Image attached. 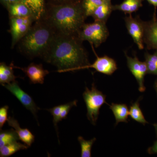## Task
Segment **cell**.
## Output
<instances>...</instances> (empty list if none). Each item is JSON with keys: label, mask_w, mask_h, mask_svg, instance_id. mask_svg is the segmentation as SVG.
<instances>
[{"label": "cell", "mask_w": 157, "mask_h": 157, "mask_svg": "<svg viewBox=\"0 0 157 157\" xmlns=\"http://www.w3.org/2000/svg\"><path fill=\"white\" fill-rule=\"evenodd\" d=\"M82 42L78 36L56 33L42 58L59 73L84 69L90 64Z\"/></svg>", "instance_id": "6da1fadb"}, {"label": "cell", "mask_w": 157, "mask_h": 157, "mask_svg": "<svg viewBox=\"0 0 157 157\" xmlns=\"http://www.w3.org/2000/svg\"><path fill=\"white\" fill-rule=\"evenodd\" d=\"M43 17L56 33L78 36L86 17L82 2L61 6L46 5Z\"/></svg>", "instance_id": "7a4b0ae2"}, {"label": "cell", "mask_w": 157, "mask_h": 157, "mask_svg": "<svg viewBox=\"0 0 157 157\" xmlns=\"http://www.w3.org/2000/svg\"><path fill=\"white\" fill-rule=\"evenodd\" d=\"M56 32L48 21L42 17L34 25L18 43L21 53L30 58L43 57L48 50Z\"/></svg>", "instance_id": "3957f363"}, {"label": "cell", "mask_w": 157, "mask_h": 157, "mask_svg": "<svg viewBox=\"0 0 157 157\" xmlns=\"http://www.w3.org/2000/svg\"><path fill=\"white\" fill-rule=\"evenodd\" d=\"M82 97L87 108L86 116L88 119L95 125L98 121L101 107L104 104H108L106 101V96L97 89L95 85L93 83L90 90L86 87Z\"/></svg>", "instance_id": "277c9868"}, {"label": "cell", "mask_w": 157, "mask_h": 157, "mask_svg": "<svg viewBox=\"0 0 157 157\" xmlns=\"http://www.w3.org/2000/svg\"><path fill=\"white\" fill-rule=\"evenodd\" d=\"M109 35L106 23L94 21L92 23L85 24L78 34V37L82 42L88 41L98 47L106 41Z\"/></svg>", "instance_id": "5b68a950"}, {"label": "cell", "mask_w": 157, "mask_h": 157, "mask_svg": "<svg viewBox=\"0 0 157 157\" xmlns=\"http://www.w3.org/2000/svg\"><path fill=\"white\" fill-rule=\"evenodd\" d=\"M36 20L33 16L10 17V32L12 37L11 48L20 41L27 33Z\"/></svg>", "instance_id": "8992f818"}, {"label": "cell", "mask_w": 157, "mask_h": 157, "mask_svg": "<svg viewBox=\"0 0 157 157\" xmlns=\"http://www.w3.org/2000/svg\"><path fill=\"white\" fill-rule=\"evenodd\" d=\"M127 30L140 50L144 48V27L143 21L139 16L133 17L132 14L124 17Z\"/></svg>", "instance_id": "52a82bcc"}, {"label": "cell", "mask_w": 157, "mask_h": 157, "mask_svg": "<svg viewBox=\"0 0 157 157\" xmlns=\"http://www.w3.org/2000/svg\"><path fill=\"white\" fill-rule=\"evenodd\" d=\"M3 86L15 96L24 107L29 110L35 117H37V113L40 109L37 107L32 97L21 88L17 82L4 84Z\"/></svg>", "instance_id": "ba28073f"}, {"label": "cell", "mask_w": 157, "mask_h": 157, "mask_svg": "<svg viewBox=\"0 0 157 157\" xmlns=\"http://www.w3.org/2000/svg\"><path fill=\"white\" fill-rule=\"evenodd\" d=\"M127 59V65L132 75L136 78L139 87L138 90L140 92H143L146 90L144 85V76L147 74V67L145 62L140 61L136 54H134V57L129 56L125 52Z\"/></svg>", "instance_id": "9c48e42d"}, {"label": "cell", "mask_w": 157, "mask_h": 157, "mask_svg": "<svg viewBox=\"0 0 157 157\" xmlns=\"http://www.w3.org/2000/svg\"><path fill=\"white\" fill-rule=\"evenodd\" d=\"M144 42L149 50L157 51V17L155 12L152 18L148 21H144Z\"/></svg>", "instance_id": "30bf717a"}, {"label": "cell", "mask_w": 157, "mask_h": 157, "mask_svg": "<svg viewBox=\"0 0 157 157\" xmlns=\"http://www.w3.org/2000/svg\"><path fill=\"white\" fill-rule=\"evenodd\" d=\"M11 65L13 68H17L22 70L28 77L31 83L33 84H43L45 76L49 73L48 70L44 69L41 64H37L32 63L28 67L25 68L16 67L12 63Z\"/></svg>", "instance_id": "8fae6325"}, {"label": "cell", "mask_w": 157, "mask_h": 157, "mask_svg": "<svg viewBox=\"0 0 157 157\" xmlns=\"http://www.w3.org/2000/svg\"><path fill=\"white\" fill-rule=\"evenodd\" d=\"M94 68L96 71L107 75H111L117 70L116 62L113 59L105 56H97V59L92 64L86 66L85 69Z\"/></svg>", "instance_id": "7c38bea8"}, {"label": "cell", "mask_w": 157, "mask_h": 157, "mask_svg": "<svg viewBox=\"0 0 157 157\" xmlns=\"http://www.w3.org/2000/svg\"><path fill=\"white\" fill-rule=\"evenodd\" d=\"M7 122L9 125L15 130L19 137V140L29 147L30 146L35 140V136L30 131L29 129L21 128L18 121L13 117H9Z\"/></svg>", "instance_id": "4fadbf2b"}, {"label": "cell", "mask_w": 157, "mask_h": 157, "mask_svg": "<svg viewBox=\"0 0 157 157\" xmlns=\"http://www.w3.org/2000/svg\"><path fill=\"white\" fill-rule=\"evenodd\" d=\"M113 9L111 0H106L94 10L91 16L95 21L106 23Z\"/></svg>", "instance_id": "5bb4252c"}, {"label": "cell", "mask_w": 157, "mask_h": 157, "mask_svg": "<svg viewBox=\"0 0 157 157\" xmlns=\"http://www.w3.org/2000/svg\"><path fill=\"white\" fill-rule=\"evenodd\" d=\"M7 9L9 11L10 17H22L28 16H33L31 9L29 8L28 6L22 2L11 5L9 6Z\"/></svg>", "instance_id": "9a60e30c"}, {"label": "cell", "mask_w": 157, "mask_h": 157, "mask_svg": "<svg viewBox=\"0 0 157 157\" xmlns=\"http://www.w3.org/2000/svg\"><path fill=\"white\" fill-rule=\"evenodd\" d=\"M144 0H124L119 5L113 6V11H118L123 12L125 14H131L136 12L142 6Z\"/></svg>", "instance_id": "2e32d148"}, {"label": "cell", "mask_w": 157, "mask_h": 157, "mask_svg": "<svg viewBox=\"0 0 157 157\" xmlns=\"http://www.w3.org/2000/svg\"><path fill=\"white\" fill-rule=\"evenodd\" d=\"M22 2L31 9L36 21L42 18L45 14L46 6L45 0H22Z\"/></svg>", "instance_id": "e0dca14e"}, {"label": "cell", "mask_w": 157, "mask_h": 157, "mask_svg": "<svg viewBox=\"0 0 157 157\" xmlns=\"http://www.w3.org/2000/svg\"><path fill=\"white\" fill-rule=\"evenodd\" d=\"M109 108L112 110L115 117L116 125H117L119 122H128L129 111L126 104L112 103L109 105Z\"/></svg>", "instance_id": "ac0fdd59"}, {"label": "cell", "mask_w": 157, "mask_h": 157, "mask_svg": "<svg viewBox=\"0 0 157 157\" xmlns=\"http://www.w3.org/2000/svg\"><path fill=\"white\" fill-rule=\"evenodd\" d=\"M13 68L11 64L8 66L5 63H0V83L2 86L15 81L17 77L14 75Z\"/></svg>", "instance_id": "d6986e66"}, {"label": "cell", "mask_w": 157, "mask_h": 157, "mask_svg": "<svg viewBox=\"0 0 157 157\" xmlns=\"http://www.w3.org/2000/svg\"><path fill=\"white\" fill-rule=\"evenodd\" d=\"M28 147L25 144H22L17 141L12 142L0 148V157L10 156L16 152L21 150L27 149Z\"/></svg>", "instance_id": "ffe728a7"}, {"label": "cell", "mask_w": 157, "mask_h": 157, "mask_svg": "<svg viewBox=\"0 0 157 157\" xmlns=\"http://www.w3.org/2000/svg\"><path fill=\"white\" fill-rule=\"evenodd\" d=\"M129 115L134 120L137 122L145 125L148 124V122L144 118L140 107L139 99L136 101L135 103H133L130 106L129 109Z\"/></svg>", "instance_id": "44dd1931"}, {"label": "cell", "mask_w": 157, "mask_h": 157, "mask_svg": "<svg viewBox=\"0 0 157 157\" xmlns=\"http://www.w3.org/2000/svg\"><path fill=\"white\" fill-rule=\"evenodd\" d=\"M19 140V137L13 129L7 131H1L0 133V148L6 144Z\"/></svg>", "instance_id": "7402d4cb"}, {"label": "cell", "mask_w": 157, "mask_h": 157, "mask_svg": "<svg viewBox=\"0 0 157 157\" xmlns=\"http://www.w3.org/2000/svg\"><path fill=\"white\" fill-rule=\"evenodd\" d=\"M144 57L147 67V74L157 76V51L153 54L145 52Z\"/></svg>", "instance_id": "603a6c76"}, {"label": "cell", "mask_w": 157, "mask_h": 157, "mask_svg": "<svg viewBox=\"0 0 157 157\" xmlns=\"http://www.w3.org/2000/svg\"><path fill=\"white\" fill-rule=\"evenodd\" d=\"M96 138L94 137L90 140H85L83 137L79 136L78 137V142L81 146V157H90L91 156V149Z\"/></svg>", "instance_id": "cb8c5ba5"}, {"label": "cell", "mask_w": 157, "mask_h": 157, "mask_svg": "<svg viewBox=\"0 0 157 157\" xmlns=\"http://www.w3.org/2000/svg\"><path fill=\"white\" fill-rule=\"evenodd\" d=\"M106 0H82V5L86 17L91 16L93 12Z\"/></svg>", "instance_id": "d4e9b609"}, {"label": "cell", "mask_w": 157, "mask_h": 157, "mask_svg": "<svg viewBox=\"0 0 157 157\" xmlns=\"http://www.w3.org/2000/svg\"><path fill=\"white\" fill-rule=\"evenodd\" d=\"M64 104L56 106V107H53V108L47 109V110L49 111L51 114L53 116L54 125L55 128L56 129V130L57 128L58 123L59 121V118L62 109L64 107Z\"/></svg>", "instance_id": "484cf974"}, {"label": "cell", "mask_w": 157, "mask_h": 157, "mask_svg": "<svg viewBox=\"0 0 157 157\" xmlns=\"http://www.w3.org/2000/svg\"><path fill=\"white\" fill-rule=\"evenodd\" d=\"M77 101L75 100V101L67 103L64 105V107L62 109L59 118V121H61L63 119H65L67 117L70 109L73 107L77 106Z\"/></svg>", "instance_id": "4316f807"}, {"label": "cell", "mask_w": 157, "mask_h": 157, "mask_svg": "<svg viewBox=\"0 0 157 157\" xmlns=\"http://www.w3.org/2000/svg\"><path fill=\"white\" fill-rule=\"evenodd\" d=\"M82 0H45L46 5L61 6L67 4L82 2Z\"/></svg>", "instance_id": "83f0119b"}, {"label": "cell", "mask_w": 157, "mask_h": 157, "mask_svg": "<svg viewBox=\"0 0 157 157\" xmlns=\"http://www.w3.org/2000/svg\"><path fill=\"white\" fill-rule=\"evenodd\" d=\"M9 106H6L0 108V129L2 130L3 126L8 121V113Z\"/></svg>", "instance_id": "f1b7e54d"}, {"label": "cell", "mask_w": 157, "mask_h": 157, "mask_svg": "<svg viewBox=\"0 0 157 157\" xmlns=\"http://www.w3.org/2000/svg\"><path fill=\"white\" fill-rule=\"evenodd\" d=\"M1 2L7 9L9 6L15 3L22 2V0H1Z\"/></svg>", "instance_id": "f546056e"}, {"label": "cell", "mask_w": 157, "mask_h": 157, "mask_svg": "<svg viewBox=\"0 0 157 157\" xmlns=\"http://www.w3.org/2000/svg\"><path fill=\"white\" fill-rule=\"evenodd\" d=\"M147 152L149 154H157V140L155 141L153 145L147 149Z\"/></svg>", "instance_id": "4dcf8cb0"}, {"label": "cell", "mask_w": 157, "mask_h": 157, "mask_svg": "<svg viewBox=\"0 0 157 157\" xmlns=\"http://www.w3.org/2000/svg\"><path fill=\"white\" fill-rule=\"evenodd\" d=\"M151 5H152L155 7H157V0H146Z\"/></svg>", "instance_id": "1f68e13d"}, {"label": "cell", "mask_w": 157, "mask_h": 157, "mask_svg": "<svg viewBox=\"0 0 157 157\" xmlns=\"http://www.w3.org/2000/svg\"><path fill=\"white\" fill-rule=\"evenodd\" d=\"M154 88L156 92V94L157 95V79L156 80V81L155 82Z\"/></svg>", "instance_id": "d6a6232c"}, {"label": "cell", "mask_w": 157, "mask_h": 157, "mask_svg": "<svg viewBox=\"0 0 157 157\" xmlns=\"http://www.w3.org/2000/svg\"><path fill=\"white\" fill-rule=\"evenodd\" d=\"M153 126L154 127L155 129V132L157 136V123L154 124Z\"/></svg>", "instance_id": "836d02e7"}]
</instances>
